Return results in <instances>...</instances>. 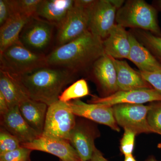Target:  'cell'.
I'll use <instances>...</instances> for the list:
<instances>
[{
	"mask_svg": "<svg viewBox=\"0 0 161 161\" xmlns=\"http://www.w3.org/2000/svg\"><path fill=\"white\" fill-rule=\"evenodd\" d=\"M157 3L159 9L161 10V1H158Z\"/></svg>",
	"mask_w": 161,
	"mask_h": 161,
	"instance_id": "cell-38",
	"label": "cell"
},
{
	"mask_svg": "<svg viewBox=\"0 0 161 161\" xmlns=\"http://www.w3.org/2000/svg\"><path fill=\"white\" fill-rule=\"evenodd\" d=\"M15 14L14 0H0V26Z\"/></svg>",
	"mask_w": 161,
	"mask_h": 161,
	"instance_id": "cell-30",
	"label": "cell"
},
{
	"mask_svg": "<svg viewBox=\"0 0 161 161\" xmlns=\"http://www.w3.org/2000/svg\"><path fill=\"white\" fill-rule=\"evenodd\" d=\"M60 161H64L61 160H60Z\"/></svg>",
	"mask_w": 161,
	"mask_h": 161,
	"instance_id": "cell-40",
	"label": "cell"
},
{
	"mask_svg": "<svg viewBox=\"0 0 161 161\" xmlns=\"http://www.w3.org/2000/svg\"><path fill=\"white\" fill-rule=\"evenodd\" d=\"M31 18L16 13L0 26V53L9 46L20 42V33Z\"/></svg>",
	"mask_w": 161,
	"mask_h": 161,
	"instance_id": "cell-21",
	"label": "cell"
},
{
	"mask_svg": "<svg viewBox=\"0 0 161 161\" xmlns=\"http://www.w3.org/2000/svg\"><path fill=\"white\" fill-rule=\"evenodd\" d=\"M103 40L89 30L80 37L55 48L46 56L47 66L62 68L78 74L91 69L104 54Z\"/></svg>",
	"mask_w": 161,
	"mask_h": 161,
	"instance_id": "cell-1",
	"label": "cell"
},
{
	"mask_svg": "<svg viewBox=\"0 0 161 161\" xmlns=\"http://www.w3.org/2000/svg\"><path fill=\"white\" fill-rule=\"evenodd\" d=\"M158 147L159 148V149H161V143L158 144Z\"/></svg>",
	"mask_w": 161,
	"mask_h": 161,
	"instance_id": "cell-39",
	"label": "cell"
},
{
	"mask_svg": "<svg viewBox=\"0 0 161 161\" xmlns=\"http://www.w3.org/2000/svg\"><path fill=\"white\" fill-rule=\"evenodd\" d=\"M161 101V94L153 88L118 91L104 97L92 96L89 103L99 104L112 107L121 104H142L148 102Z\"/></svg>",
	"mask_w": 161,
	"mask_h": 161,
	"instance_id": "cell-9",
	"label": "cell"
},
{
	"mask_svg": "<svg viewBox=\"0 0 161 161\" xmlns=\"http://www.w3.org/2000/svg\"><path fill=\"white\" fill-rule=\"evenodd\" d=\"M131 48L128 60L132 61L140 71L153 72L161 69V63L134 35L129 32Z\"/></svg>",
	"mask_w": 161,
	"mask_h": 161,
	"instance_id": "cell-20",
	"label": "cell"
},
{
	"mask_svg": "<svg viewBox=\"0 0 161 161\" xmlns=\"http://www.w3.org/2000/svg\"><path fill=\"white\" fill-rule=\"evenodd\" d=\"M115 21L125 28H140L161 36L156 9L143 0L127 1L117 10Z\"/></svg>",
	"mask_w": 161,
	"mask_h": 161,
	"instance_id": "cell-3",
	"label": "cell"
},
{
	"mask_svg": "<svg viewBox=\"0 0 161 161\" xmlns=\"http://www.w3.org/2000/svg\"><path fill=\"white\" fill-rule=\"evenodd\" d=\"M92 75L101 91L106 96L119 91L117 72L112 57L104 54L91 68Z\"/></svg>",
	"mask_w": 161,
	"mask_h": 161,
	"instance_id": "cell-14",
	"label": "cell"
},
{
	"mask_svg": "<svg viewBox=\"0 0 161 161\" xmlns=\"http://www.w3.org/2000/svg\"><path fill=\"white\" fill-rule=\"evenodd\" d=\"M1 126L17 137L21 144L31 142L41 135L30 126L23 118L19 106L9 109L1 116Z\"/></svg>",
	"mask_w": 161,
	"mask_h": 161,
	"instance_id": "cell-15",
	"label": "cell"
},
{
	"mask_svg": "<svg viewBox=\"0 0 161 161\" xmlns=\"http://www.w3.org/2000/svg\"><path fill=\"white\" fill-rule=\"evenodd\" d=\"M21 147L19 140L6 129H0V154L16 150Z\"/></svg>",
	"mask_w": 161,
	"mask_h": 161,
	"instance_id": "cell-26",
	"label": "cell"
},
{
	"mask_svg": "<svg viewBox=\"0 0 161 161\" xmlns=\"http://www.w3.org/2000/svg\"><path fill=\"white\" fill-rule=\"evenodd\" d=\"M96 0H75V4L86 9H91Z\"/></svg>",
	"mask_w": 161,
	"mask_h": 161,
	"instance_id": "cell-32",
	"label": "cell"
},
{
	"mask_svg": "<svg viewBox=\"0 0 161 161\" xmlns=\"http://www.w3.org/2000/svg\"><path fill=\"white\" fill-rule=\"evenodd\" d=\"M0 92L6 98L9 108L19 106L23 100L29 98L18 78L0 70Z\"/></svg>",
	"mask_w": 161,
	"mask_h": 161,
	"instance_id": "cell-22",
	"label": "cell"
},
{
	"mask_svg": "<svg viewBox=\"0 0 161 161\" xmlns=\"http://www.w3.org/2000/svg\"><path fill=\"white\" fill-rule=\"evenodd\" d=\"M48 106L27 98L19 105L21 115L28 125L40 135L44 129Z\"/></svg>",
	"mask_w": 161,
	"mask_h": 161,
	"instance_id": "cell-19",
	"label": "cell"
},
{
	"mask_svg": "<svg viewBox=\"0 0 161 161\" xmlns=\"http://www.w3.org/2000/svg\"><path fill=\"white\" fill-rule=\"evenodd\" d=\"M89 95V89L86 80L81 79L64 89L59 97V100L64 103L79 99Z\"/></svg>",
	"mask_w": 161,
	"mask_h": 161,
	"instance_id": "cell-23",
	"label": "cell"
},
{
	"mask_svg": "<svg viewBox=\"0 0 161 161\" xmlns=\"http://www.w3.org/2000/svg\"><path fill=\"white\" fill-rule=\"evenodd\" d=\"M76 115L67 103L58 100L48 107L42 136L69 142L76 123Z\"/></svg>",
	"mask_w": 161,
	"mask_h": 161,
	"instance_id": "cell-6",
	"label": "cell"
},
{
	"mask_svg": "<svg viewBox=\"0 0 161 161\" xmlns=\"http://www.w3.org/2000/svg\"><path fill=\"white\" fill-rule=\"evenodd\" d=\"M88 161H109L105 158L103 154L96 148L92 158Z\"/></svg>",
	"mask_w": 161,
	"mask_h": 161,
	"instance_id": "cell-34",
	"label": "cell"
},
{
	"mask_svg": "<svg viewBox=\"0 0 161 161\" xmlns=\"http://www.w3.org/2000/svg\"><path fill=\"white\" fill-rule=\"evenodd\" d=\"M117 10L110 0H96L91 9L89 30L104 40L115 26Z\"/></svg>",
	"mask_w": 161,
	"mask_h": 161,
	"instance_id": "cell-10",
	"label": "cell"
},
{
	"mask_svg": "<svg viewBox=\"0 0 161 161\" xmlns=\"http://www.w3.org/2000/svg\"><path fill=\"white\" fill-rule=\"evenodd\" d=\"M111 3L113 6H115L117 9H120L121 7L124 5L125 1L122 0H110Z\"/></svg>",
	"mask_w": 161,
	"mask_h": 161,
	"instance_id": "cell-35",
	"label": "cell"
},
{
	"mask_svg": "<svg viewBox=\"0 0 161 161\" xmlns=\"http://www.w3.org/2000/svg\"><path fill=\"white\" fill-rule=\"evenodd\" d=\"M147 121L153 132L161 135V101L153 102L150 104Z\"/></svg>",
	"mask_w": 161,
	"mask_h": 161,
	"instance_id": "cell-25",
	"label": "cell"
},
{
	"mask_svg": "<svg viewBox=\"0 0 161 161\" xmlns=\"http://www.w3.org/2000/svg\"><path fill=\"white\" fill-rule=\"evenodd\" d=\"M124 133L120 143V150L124 155L132 154L136 134L131 130L124 129Z\"/></svg>",
	"mask_w": 161,
	"mask_h": 161,
	"instance_id": "cell-29",
	"label": "cell"
},
{
	"mask_svg": "<svg viewBox=\"0 0 161 161\" xmlns=\"http://www.w3.org/2000/svg\"><path fill=\"white\" fill-rule=\"evenodd\" d=\"M139 72L144 79L161 94V69L153 72Z\"/></svg>",
	"mask_w": 161,
	"mask_h": 161,
	"instance_id": "cell-31",
	"label": "cell"
},
{
	"mask_svg": "<svg viewBox=\"0 0 161 161\" xmlns=\"http://www.w3.org/2000/svg\"><path fill=\"white\" fill-rule=\"evenodd\" d=\"M76 75L66 69L47 65L16 78L30 98L49 106L59 100Z\"/></svg>",
	"mask_w": 161,
	"mask_h": 161,
	"instance_id": "cell-2",
	"label": "cell"
},
{
	"mask_svg": "<svg viewBox=\"0 0 161 161\" xmlns=\"http://www.w3.org/2000/svg\"><path fill=\"white\" fill-rule=\"evenodd\" d=\"M99 135L96 127L91 123L76 119L69 142L76 150L80 161H88L92 158L96 149L95 141Z\"/></svg>",
	"mask_w": 161,
	"mask_h": 161,
	"instance_id": "cell-11",
	"label": "cell"
},
{
	"mask_svg": "<svg viewBox=\"0 0 161 161\" xmlns=\"http://www.w3.org/2000/svg\"><path fill=\"white\" fill-rule=\"evenodd\" d=\"M67 103L76 116L108 126L116 132L120 131L114 117L112 107L99 104L86 103L79 99L71 101Z\"/></svg>",
	"mask_w": 161,
	"mask_h": 161,
	"instance_id": "cell-12",
	"label": "cell"
},
{
	"mask_svg": "<svg viewBox=\"0 0 161 161\" xmlns=\"http://www.w3.org/2000/svg\"><path fill=\"white\" fill-rule=\"evenodd\" d=\"M32 151L21 146L16 150L0 154V161H31Z\"/></svg>",
	"mask_w": 161,
	"mask_h": 161,
	"instance_id": "cell-28",
	"label": "cell"
},
{
	"mask_svg": "<svg viewBox=\"0 0 161 161\" xmlns=\"http://www.w3.org/2000/svg\"><path fill=\"white\" fill-rule=\"evenodd\" d=\"M91 9L77 6L74 3L66 16L57 26L54 49L77 39L89 30Z\"/></svg>",
	"mask_w": 161,
	"mask_h": 161,
	"instance_id": "cell-7",
	"label": "cell"
},
{
	"mask_svg": "<svg viewBox=\"0 0 161 161\" xmlns=\"http://www.w3.org/2000/svg\"><path fill=\"white\" fill-rule=\"evenodd\" d=\"M112 58L117 72L119 91L153 88L144 79L140 72L133 69L126 61Z\"/></svg>",
	"mask_w": 161,
	"mask_h": 161,
	"instance_id": "cell-17",
	"label": "cell"
},
{
	"mask_svg": "<svg viewBox=\"0 0 161 161\" xmlns=\"http://www.w3.org/2000/svg\"><path fill=\"white\" fill-rule=\"evenodd\" d=\"M103 46L105 54L119 60L128 59L131 48L129 32L123 26L115 24L103 40Z\"/></svg>",
	"mask_w": 161,
	"mask_h": 161,
	"instance_id": "cell-16",
	"label": "cell"
},
{
	"mask_svg": "<svg viewBox=\"0 0 161 161\" xmlns=\"http://www.w3.org/2000/svg\"><path fill=\"white\" fill-rule=\"evenodd\" d=\"M0 70L19 77L47 66L46 56L36 53L20 42L0 53Z\"/></svg>",
	"mask_w": 161,
	"mask_h": 161,
	"instance_id": "cell-4",
	"label": "cell"
},
{
	"mask_svg": "<svg viewBox=\"0 0 161 161\" xmlns=\"http://www.w3.org/2000/svg\"><path fill=\"white\" fill-rule=\"evenodd\" d=\"M41 0H14L16 13L31 18L36 16Z\"/></svg>",
	"mask_w": 161,
	"mask_h": 161,
	"instance_id": "cell-27",
	"label": "cell"
},
{
	"mask_svg": "<svg viewBox=\"0 0 161 161\" xmlns=\"http://www.w3.org/2000/svg\"><path fill=\"white\" fill-rule=\"evenodd\" d=\"M124 161H136L132 154L131 155L125 156Z\"/></svg>",
	"mask_w": 161,
	"mask_h": 161,
	"instance_id": "cell-36",
	"label": "cell"
},
{
	"mask_svg": "<svg viewBox=\"0 0 161 161\" xmlns=\"http://www.w3.org/2000/svg\"><path fill=\"white\" fill-rule=\"evenodd\" d=\"M112 108L117 125L124 129L131 130L136 135L153 132L147 121L150 105L121 104Z\"/></svg>",
	"mask_w": 161,
	"mask_h": 161,
	"instance_id": "cell-8",
	"label": "cell"
},
{
	"mask_svg": "<svg viewBox=\"0 0 161 161\" xmlns=\"http://www.w3.org/2000/svg\"><path fill=\"white\" fill-rule=\"evenodd\" d=\"M75 0H41L36 16L58 26L74 5Z\"/></svg>",
	"mask_w": 161,
	"mask_h": 161,
	"instance_id": "cell-18",
	"label": "cell"
},
{
	"mask_svg": "<svg viewBox=\"0 0 161 161\" xmlns=\"http://www.w3.org/2000/svg\"><path fill=\"white\" fill-rule=\"evenodd\" d=\"M32 150L50 153L64 161H81L75 148L69 141L41 136L31 142L21 144Z\"/></svg>",
	"mask_w": 161,
	"mask_h": 161,
	"instance_id": "cell-13",
	"label": "cell"
},
{
	"mask_svg": "<svg viewBox=\"0 0 161 161\" xmlns=\"http://www.w3.org/2000/svg\"><path fill=\"white\" fill-rule=\"evenodd\" d=\"M139 36L142 42L155 55L161 63V36L147 31H140Z\"/></svg>",
	"mask_w": 161,
	"mask_h": 161,
	"instance_id": "cell-24",
	"label": "cell"
},
{
	"mask_svg": "<svg viewBox=\"0 0 161 161\" xmlns=\"http://www.w3.org/2000/svg\"><path fill=\"white\" fill-rule=\"evenodd\" d=\"M56 29L55 25L35 16L22 30L20 43L31 51L46 56L54 49Z\"/></svg>",
	"mask_w": 161,
	"mask_h": 161,
	"instance_id": "cell-5",
	"label": "cell"
},
{
	"mask_svg": "<svg viewBox=\"0 0 161 161\" xmlns=\"http://www.w3.org/2000/svg\"><path fill=\"white\" fill-rule=\"evenodd\" d=\"M159 161L157 160L155 158L153 157H150L149 158L147 159L146 160V161Z\"/></svg>",
	"mask_w": 161,
	"mask_h": 161,
	"instance_id": "cell-37",
	"label": "cell"
},
{
	"mask_svg": "<svg viewBox=\"0 0 161 161\" xmlns=\"http://www.w3.org/2000/svg\"><path fill=\"white\" fill-rule=\"evenodd\" d=\"M9 109L6 98L0 92V115H5Z\"/></svg>",
	"mask_w": 161,
	"mask_h": 161,
	"instance_id": "cell-33",
	"label": "cell"
}]
</instances>
